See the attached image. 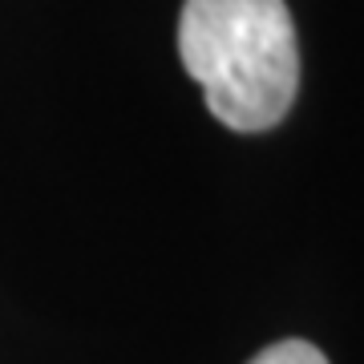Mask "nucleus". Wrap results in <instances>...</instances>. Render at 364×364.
Segmentation results:
<instances>
[{
	"label": "nucleus",
	"instance_id": "nucleus-1",
	"mask_svg": "<svg viewBox=\"0 0 364 364\" xmlns=\"http://www.w3.org/2000/svg\"><path fill=\"white\" fill-rule=\"evenodd\" d=\"M178 57L235 134L275 130L296 105L299 45L284 0H182Z\"/></svg>",
	"mask_w": 364,
	"mask_h": 364
},
{
	"label": "nucleus",
	"instance_id": "nucleus-2",
	"mask_svg": "<svg viewBox=\"0 0 364 364\" xmlns=\"http://www.w3.org/2000/svg\"><path fill=\"white\" fill-rule=\"evenodd\" d=\"M247 364H328V356L308 340H275L263 352H255Z\"/></svg>",
	"mask_w": 364,
	"mask_h": 364
}]
</instances>
